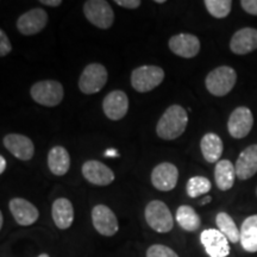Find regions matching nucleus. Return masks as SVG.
<instances>
[{"instance_id":"f257e3e1","label":"nucleus","mask_w":257,"mask_h":257,"mask_svg":"<svg viewBox=\"0 0 257 257\" xmlns=\"http://www.w3.org/2000/svg\"><path fill=\"white\" fill-rule=\"evenodd\" d=\"M187 124L188 114L186 108L180 105H172L160 118L156 125V134L162 140H176L185 133Z\"/></svg>"},{"instance_id":"f03ea898","label":"nucleus","mask_w":257,"mask_h":257,"mask_svg":"<svg viewBox=\"0 0 257 257\" xmlns=\"http://www.w3.org/2000/svg\"><path fill=\"white\" fill-rule=\"evenodd\" d=\"M236 81V70L229 66H220L208 73L205 80V85L212 95L225 96L232 91Z\"/></svg>"},{"instance_id":"7ed1b4c3","label":"nucleus","mask_w":257,"mask_h":257,"mask_svg":"<svg viewBox=\"0 0 257 257\" xmlns=\"http://www.w3.org/2000/svg\"><path fill=\"white\" fill-rule=\"evenodd\" d=\"M144 217L148 225L159 233H167L174 227V218L168 206L161 200L150 201L146 206Z\"/></svg>"},{"instance_id":"20e7f679","label":"nucleus","mask_w":257,"mask_h":257,"mask_svg":"<svg viewBox=\"0 0 257 257\" xmlns=\"http://www.w3.org/2000/svg\"><path fill=\"white\" fill-rule=\"evenodd\" d=\"M30 95L37 104L55 107L63 100V86L56 80H43L32 85Z\"/></svg>"},{"instance_id":"39448f33","label":"nucleus","mask_w":257,"mask_h":257,"mask_svg":"<svg viewBox=\"0 0 257 257\" xmlns=\"http://www.w3.org/2000/svg\"><path fill=\"white\" fill-rule=\"evenodd\" d=\"M165 79V72L159 66H141L131 74V85L140 93L155 89Z\"/></svg>"},{"instance_id":"423d86ee","label":"nucleus","mask_w":257,"mask_h":257,"mask_svg":"<svg viewBox=\"0 0 257 257\" xmlns=\"http://www.w3.org/2000/svg\"><path fill=\"white\" fill-rule=\"evenodd\" d=\"M83 14L89 23L99 29H110L114 22V12L105 0H87L83 4Z\"/></svg>"},{"instance_id":"0eeeda50","label":"nucleus","mask_w":257,"mask_h":257,"mask_svg":"<svg viewBox=\"0 0 257 257\" xmlns=\"http://www.w3.org/2000/svg\"><path fill=\"white\" fill-rule=\"evenodd\" d=\"M107 70L100 63L86 66L79 79V88L83 94H95L100 92L107 82Z\"/></svg>"},{"instance_id":"6e6552de","label":"nucleus","mask_w":257,"mask_h":257,"mask_svg":"<svg viewBox=\"0 0 257 257\" xmlns=\"http://www.w3.org/2000/svg\"><path fill=\"white\" fill-rule=\"evenodd\" d=\"M92 223L99 233L112 237L119 230V224L114 212L106 205H96L92 210Z\"/></svg>"},{"instance_id":"1a4fd4ad","label":"nucleus","mask_w":257,"mask_h":257,"mask_svg":"<svg viewBox=\"0 0 257 257\" xmlns=\"http://www.w3.org/2000/svg\"><path fill=\"white\" fill-rule=\"evenodd\" d=\"M253 125V115L251 111L245 106L234 108L227 120L229 134L236 140L246 137L251 131Z\"/></svg>"},{"instance_id":"9d476101","label":"nucleus","mask_w":257,"mask_h":257,"mask_svg":"<svg viewBox=\"0 0 257 257\" xmlns=\"http://www.w3.org/2000/svg\"><path fill=\"white\" fill-rule=\"evenodd\" d=\"M200 242L210 257H227L230 255L229 239L219 230H204L200 234Z\"/></svg>"},{"instance_id":"9b49d317","label":"nucleus","mask_w":257,"mask_h":257,"mask_svg":"<svg viewBox=\"0 0 257 257\" xmlns=\"http://www.w3.org/2000/svg\"><path fill=\"white\" fill-rule=\"evenodd\" d=\"M179 180V169L173 163L163 162L152 172V184L161 192H169L175 188Z\"/></svg>"},{"instance_id":"f8f14e48","label":"nucleus","mask_w":257,"mask_h":257,"mask_svg":"<svg viewBox=\"0 0 257 257\" xmlns=\"http://www.w3.org/2000/svg\"><path fill=\"white\" fill-rule=\"evenodd\" d=\"M48 23V14L43 9L36 8L25 12L18 18L17 29L24 36H31L41 32Z\"/></svg>"},{"instance_id":"ddd939ff","label":"nucleus","mask_w":257,"mask_h":257,"mask_svg":"<svg viewBox=\"0 0 257 257\" xmlns=\"http://www.w3.org/2000/svg\"><path fill=\"white\" fill-rule=\"evenodd\" d=\"M82 175L89 184L95 186H108L114 181V173L100 161L89 160L82 166Z\"/></svg>"},{"instance_id":"4468645a","label":"nucleus","mask_w":257,"mask_h":257,"mask_svg":"<svg viewBox=\"0 0 257 257\" xmlns=\"http://www.w3.org/2000/svg\"><path fill=\"white\" fill-rule=\"evenodd\" d=\"M102 110L108 119L119 120L124 118L128 110V98L126 93L115 89L108 93L102 101Z\"/></svg>"},{"instance_id":"2eb2a0df","label":"nucleus","mask_w":257,"mask_h":257,"mask_svg":"<svg viewBox=\"0 0 257 257\" xmlns=\"http://www.w3.org/2000/svg\"><path fill=\"white\" fill-rule=\"evenodd\" d=\"M168 46L175 55L184 59L195 57L200 51V41L192 34H179L170 37Z\"/></svg>"},{"instance_id":"dca6fc26","label":"nucleus","mask_w":257,"mask_h":257,"mask_svg":"<svg viewBox=\"0 0 257 257\" xmlns=\"http://www.w3.org/2000/svg\"><path fill=\"white\" fill-rule=\"evenodd\" d=\"M9 207L15 220L22 226H30V225L36 223L38 217H40V212H38L37 207L23 198L11 199Z\"/></svg>"},{"instance_id":"f3484780","label":"nucleus","mask_w":257,"mask_h":257,"mask_svg":"<svg viewBox=\"0 0 257 257\" xmlns=\"http://www.w3.org/2000/svg\"><path fill=\"white\" fill-rule=\"evenodd\" d=\"M3 144L18 160L29 161L34 157L35 147L30 138L19 134L6 135Z\"/></svg>"},{"instance_id":"a211bd4d","label":"nucleus","mask_w":257,"mask_h":257,"mask_svg":"<svg viewBox=\"0 0 257 257\" xmlns=\"http://www.w3.org/2000/svg\"><path fill=\"white\" fill-rule=\"evenodd\" d=\"M230 49L236 55H246L257 49V29L243 28L236 31L230 41Z\"/></svg>"},{"instance_id":"6ab92c4d","label":"nucleus","mask_w":257,"mask_h":257,"mask_svg":"<svg viewBox=\"0 0 257 257\" xmlns=\"http://www.w3.org/2000/svg\"><path fill=\"white\" fill-rule=\"evenodd\" d=\"M236 175L239 180H248L257 173V144H252L243 150L237 159Z\"/></svg>"},{"instance_id":"aec40b11","label":"nucleus","mask_w":257,"mask_h":257,"mask_svg":"<svg viewBox=\"0 0 257 257\" xmlns=\"http://www.w3.org/2000/svg\"><path fill=\"white\" fill-rule=\"evenodd\" d=\"M51 216L60 230H67L74 221V207L67 198H59L53 202Z\"/></svg>"},{"instance_id":"412c9836","label":"nucleus","mask_w":257,"mask_h":257,"mask_svg":"<svg viewBox=\"0 0 257 257\" xmlns=\"http://www.w3.org/2000/svg\"><path fill=\"white\" fill-rule=\"evenodd\" d=\"M48 167L49 170L56 176H63L68 173L70 168V156L63 147L51 148L48 154Z\"/></svg>"},{"instance_id":"4be33fe9","label":"nucleus","mask_w":257,"mask_h":257,"mask_svg":"<svg viewBox=\"0 0 257 257\" xmlns=\"http://www.w3.org/2000/svg\"><path fill=\"white\" fill-rule=\"evenodd\" d=\"M200 149L202 156L208 163H218L224 150L223 141L218 135L208 133L201 138Z\"/></svg>"},{"instance_id":"5701e85b","label":"nucleus","mask_w":257,"mask_h":257,"mask_svg":"<svg viewBox=\"0 0 257 257\" xmlns=\"http://www.w3.org/2000/svg\"><path fill=\"white\" fill-rule=\"evenodd\" d=\"M236 168L229 160H220L214 169V180L220 191H229L232 188L236 179Z\"/></svg>"},{"instance_id":"b1692460","label":"nucleus","mask_w":257,"mask_h":257,"mask_svg":"<svg viewBox=\"0 0 257 257\" xmlns=\"http://www.w3.org/2000/svg\"><path fill=\"white\" fill-rule=\"evenodd\" d=\"M240 244L248 252H257V214L243 221L240 227Z\"/></svg>"},{"instance_id":"393cba45","label":"nucleus","mask_w":257,"mask_h":257,"mask_svg":"<svg viewBox=\"0 0 257 257\" xmlns=\"http://www.w3.org/2000/svg\"><path fill=\"white\" fill-rule=\"evenodd\" d=\"M176 221L182 229L194 232L201 226V218L195 210L188 205H181L176 211Z\"/></svg>"},{"instance_id":"a878e982","label":"nucleus","mask_w":257,"mask_h":257,"mask_svg":"<svg viewBox=\"0 0 257 257\" xmlns=\"http://www.w3.org/2000/svg\"><path fill=\"white\" fill-rule=\"evenodd\" d=\"M216 224L218 230L229 239V242L233 244L240 242V231L229 214L225 212H219L216 217Z\"/></svg>"},{"instance_id":"bb28decb","label":"nucleus","mask_w":257,"mask_h":257,"mask_svg":"<svg viewBox=\"0 0 257 257\" xmlns=\"http://www.w3.org/2000/svg\"><path fill=\"white\" fill-rule=\"evenodd\" d=\"M211 188V181L205 176H193L188 180L187 186H186V191H187L188 197L191 198H198L200 195L207 194Z\"/></svg>"},{"instance_id":"cd10ccee","label":"nucleus","mask_w":257,"mask_h":257,"mask_svg":"<svg viewBox=\"0 0 257 257\" xmlns=\"http://www.w3.org/2000/svg\"><path fill=\"white\" fill-rule=\"evenodd\" d=\"M204 4L206 6L208 14L218 19L227 17L232 8L231 0H205Z\"/></svg>"},{"instance_id":"c85d7f7f","label":"nucleus","mask_w":257,"mask_h":257,"mask_svg":"<svg viewBox=\"0 0 257 257\" xmlns=\"http://www.w3.org/2000/svg\"><path fill=\"white\" fill-rule=\"evenodd\" d=\"M147 257H179L174 250L163 244H154L148 248Z\"/></svg>"},{"instance_id":"c756f323","label":"nucleus","mask_w":257,"mask_h":257,"mask_svg":"<svg viewBox=\"0 0 257 257\" xmlns=\"http://www.w3.org/2000/svg\"><path fill=\"white\" fill-rule=\"evenodd\" d=\"M12 44L4 30H0V56L4 57L11 53Z\"/></svg>"},{"instance_id":"7c9ffc66","label":"nucleus","mask_w":257,"mask_h":257,"mask_svg":"<svg viewBox=\"0 0 257 257\" xmlns=\"http://www.w3.org/2000/svg\"><path fill=\"white\" fill-rule=\"evenodd\" d=\"M240 6L246 14L257 16V0H242Z\"/></svg>"},{"instance_id":"2f4dec72","label":"nucleus","mask_w":257,"mask_h":257,"mask_svg":"<svg viewBox=\"0 0 257 257\" xmlns=\"http://www.w3.org/2000/svg\"><path fill=\"white\" fill-rule=\"evenodd\" d=\"M115 4L121 6V8L125 9H130V10H135L138 9L141 6L142 3L140 0H115Z\"/></svg>"},{"instance_id":"473e14b6","label":"nucleus","mask_w":257,"mask_h":257,"mask_svg":"<svg viewBox=\"0 0 257 257\" xmlns=\"http://www.w3.org/2000/svg\"><path fill=\"white\" fill-rule=\"evenodd\" d=\"M40 3L41 4L47 5V6H53V8H56V6L62 4V2H61V0H41Z\"/></svg>"},{"instance_id":"72a5a7b5","label":"nucleus","mask_w":257,"mask_h":257,"mask_svg":"<svg viewBox=\"0 0 257 257\" xmlns=\"http://www.w3.org/2000/svg\"><path fill=\"white\" fill-rule=\"evenodd\" d=\"M6 169V160L4 156H0V174H4Z\"/></svg>"},{"instance_id":"f704fd0d","label":"nucleus","mask_w":257,"mask_h":257,"mask_svg":"<svg viewBox=\"0 0 257 257\" xmlns=\"http://www.w3.org/2000/svg\"><path fill=\"white\" fill-rule=\"evenodd\" d=\"M104 155L105 156H110V157H118V155H119V154L115 152L114 149H110V150H107V152H105Z\"/></svg>"},{"instance_id":"c9c22d12","label":"nucleus","mask_w":257,"mask_h":257,"mask_svg":"<svg viewBox=\"0 0 257 257\" xmlns=\"http://www.w3.org/2000/svg\"><path fill=\"white\" fill-rule=\"evenodd\" d=\"M211 200H212V198L210 197V195H207V197H205L200 201V205H206V204H208V202H211Z\"/></svg>"},{"instance_id":"e433bc0d","label":"nucleus","mask_w":257,"mask_h":257,"mask_svg":"<svg viewBox=\"0 0 257 257\" xmlns=\"http://www.w3.org/2000/svg\"><path fill=\"white\" fill-rule=\"evenodd\" d=\"M3 225H4V216H3V213L0 212V229L3 227Z\"/></svg>"},{"instance_id":"4c0bfd02","label":"nucleus","mask_w":257,"mask_h":257,"mask_svg":"<svg viewBox=\"0 0 257 257\" xmlns=\"http://www.w3.org/2000/svg\"><path fill=\"white\" fill-rule=\"evenodd\" d=\"M155 3L156 4H165V0H155Z\"/></svg>"},{"instance_id":"58836bf2","label":"nucleus","mask_w":257,"mask_h":257,"mask_svg":"<svg viewBox=\"0 0 257 257\" xmlns=\"http://www.w3.org/2000/svg\"><path fill=\"white\" fill-rule=\"evenodd\" d=\"M38 257H50V256L48 255V253H41V255L38 256Z\"/></svg>"},{"instance_id":"ea45409f","label":"nucleus","mask_w":257,"mask_h":257,"mask_svg":"<svg viewBox=\"0 0 257 257\" xmlns=\"http://www.w3.org/2000/svg\"><path fill=\"white\" fill-rule=\"evenodd\" d=\"M256 195H257V189H256Z\"/></svg>"}]
</instances>
